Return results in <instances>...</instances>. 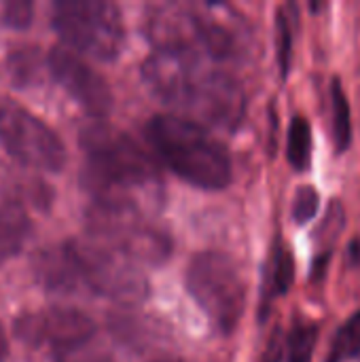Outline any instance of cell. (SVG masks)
<instances>
[{"label":"cell","mask_w":360,"mask_h":362,"mask_svg":"<svg viewBox=\"0 0 360 362\" xmlns=\"http://www.w3.org/2000/svg\"><path fill=\"white\" fill-rule=\"evenodd\" d=\"M331 104H333V142L337 153H344L352 144V110L339 78H333L331 83Z\"/></svg>","instance_id":"14"},{"label":"cell","mask_w":360,"mask_h":362,"mask_svg":"<svg viewBox=\"0 0 360 362\" xmlns=\"http://www.w3.org/2000/svg\"><path fill=\"white\" fill-rule=\"evenodd\" d=\"M17 339L28 346L53 348L62 354L85 348L95 335V322L72 308H49L42 312H28L13 325Z\"/></svg>","instance_id":"9"},{"label":"cell","mask_w":360,"mask_h":362,"mask_svg":"<svg viewBox=\"0 0 360 362\" xmlns=\"http://www.w3.org/2000/svg\"><path fill=\"white\" fill-rule=\"evenodd\" d=\"M318 339L316 325H297L289 335V362H310Z\"/></svg>","instance_id":"17"},{"label":"cell","mask_w":360,"mask_h":362,"mask_svg":"<svg viewBox=\"0 0 360 362\" xmlns=\"http://www.w3.org/2000/svg\"><path fill=\"white\" fill-rule=\"evenodd\" d=\"M195 45L204 49L212 59H229L238 53L236 34L212 15H193Z\"/></svg>","instance_id":"13"},{"label":"cell","mask_w":360,"mask_h":362,"mask_svg":"<svg viewBox=\"0 0 360 362\" xmlns=\"http://www.w3.org/2000/svg\"><path fill=\"white\" fill-rule=\"evenodd\" d=\"M295 280V261L293 255L278 246L276 257H274V267H272V286L276 295H286L291 284Z\"/></svg>","instance_id":"18"},{"label":"cell","mask_w":360,"mask_h":362,"mask_svg":"<svg viewBox=\"0 0 360 362\" xmlns=\"http://www.w3.org/2000/svg\"><path fill=\"white\" fill-rule=\"evenodd\" d=\"M117 322H121V325H125V327L136 329V327H134V318H119ZM123 337H125V341H129V344L138 346V333H136V331H132V333H127V335H123Z\"/></svg>","instance_id":"26"},{"label":"cell","mask_w":360,"mask_h":362,"mask_svg":"<svg viewBox=\"0 0 360 362\" xmlns=\"http://www.w3.org/2000/svg\"><path fill=\"white\" fill-rule=\"evenodd\" d=\"M276 42H278V64H280V74L282 78L289 76L291 70V51H293V36H291V23L286 13L280 8L276 15Z\"/></svg>","instance_id":"19"},{"label":"cell","mask_w":360,"mask_h":362,"mask_svg":"<svg viewBox=\"0 0 360 362\" xmlns=\"http://www.w3.org/2000/svg\"><path fill=\"white\" fill-rule=\"evenodd\" d=\"M66 246L85 291L108 297L119 305H136L149 297V282L144 274L127 257L91 238L68 240Z\"/></svg>","instance_id":"5"},{"label":"cell","mask_w":360,"mask_h":362,"mask_svg":"<svg viewBox=\"0 0 360 362\" xmlns=\"http://www.w3.org/2000/svg\"><path fill=\"white\" fill-rule=\"evenodd\" d=\"M282 354H284L282 335H280V331H276V333L269 337L267 348L263 350V358H261V362H280L282 361Z\"/></svg>","instance_id":"25"},{"label":"cell","mask_w":360,"mask_h":362,"mask_svg":"<svg viewBox=\"0 0 360 362\" xmlns=\"http://www.w3.org/2000/svg\"><path fill=\"white\" fill-rule=\"evenodd\" d=\"M146 138L163 163L182 180L206 191H221L231 182L227 148L191 119L157 115L146 125Z\"/></svg>","instance_id":"2"},{"label":"cell","mask_w":360,"mask_h":362,"mask_svg":"<svg viewBox=\"0 0 360 362\" xmlns=\"http://www.w3.org/2000/svg\"><path fill=\"white\" fill-rule=\"evenodd\" d=\"M140 216L142 214L93 206L87 214L91 240L117 250L129 261L149 265L163 263L172 250V242L163 231L146 225Z\"/></svg>","instance_id":"8"},{"label":"cell","mask_w":360,"mask_h":362,"mask_svg":"<svg viewBox=\"0 0 360 362\" xmlns=\"http://www.w3.org/2000/svg\"><path fill=\"white\" fill-rule=\"evenodd\" d=\"M51 23L76 55L98 62L119 57L125 42L121 8L106 0H62L53 6Z\"/></svg>","instance_id":"3"},{"label":"cell","mask_w":360,"mask_h":362,"mask_svg":"<svg viewBox=\"0 0 360 362\" xmlns=\"http://www.w3.org/2000/svg\"><path fill=\"white\" fill-rule=\"evenodd\" d=\"M32 233V221L21 202L0 204V261L15 257Z\"/></svg>","instance_id":"12"},{"label":"cell","mask_w":360,"mask_h":362,"mask_svg":"<svg viewBox=\"0 0 360 362\" xmlns=\"http://www.w3.org/2000/svg\"><path fill=\"white\" fill-rule=\"evenodd\" d=\"M360 354V310L354 312L335 333L327 362H348Z\"/></svg>","instance_id":"16"},{"label":"cell","mask_w":360,"mask_h":362,"mask_svg":"<svg viewBox=\"0 0 360 362\" xmlns=\"http://www.w3.org/2000/svg\"><path fill=\"white\" fill-rule=\"evenodd\" d=\"M344 223H346V214H344L342 204L339 202H331L329 212L325 216V223H323V227L318 231V242L325 244V248L327 246H333L335 240H337V235L344 229Z\"/></svg>","instance_id":"21"},{"label":"cell","mask_w":360,"mask_h":362,"mask_svg":"<svg viewBox=\"0 0 360 362\" xmlns=\"http://www.w3.org/2000/svg\"><path fill=\"white\" fill-rule=\"evenodd\" d=\"M57 362H110V358L102 352H85V348H79V350L62 354V358Z\"/></svg>","instance_id":"24"},{"label":"cell","mask_w":360,"mask_h":362,"mask_svg":"<svg viewBox=\"0 0 360 362\" xmlns=\"http://www.w3.org/2000/svg\"><path fill=\"white\" fill-rule=\"evenodd\" d=\"M187 291L212 325L229 335L246 308V284L238 263L223 252H199L187 269Z\"/></svg>","instance_id":"4"},{"label":"cell","mask_w":360,"mask_h":362,"mask_svg":"<svg viewBox=\"0 0 360 362\" xmlns=\"http://www.w3.org/2000/svg\"><path fill=\"white\" fill-rule=\"evenodd\" d=\"M32 15H34V6L28 0H11L4 4V15L2 21L13 28V30H23L32 23Z\"/></svg>","instance_id":"22"},{"label":"cell","mask_w":360,"mask_h":362,"mask_svg":"<svg viewBox=\"0 0 360 362\" xmlns=\"http://www.w3.org/2000/svg\"><path fill=\"white\" fill-rule=\"evenodd\" d=\"M36 66H38V62H36L34 49H21L11 59V72H13L17 83H25L28 74H34Z\"/></svg>","instance_id":"23"},{"label":"cell","mask_w":360,"mask_h":362,"mask_svg":"<svg viewBox=\"0 0 360 362\" xmlns=\"http://www.w3.org/2000/svg\"><path fill=\"white\" fill-rule=\"evenodd\" d=\"M318 206H320V195L314 187L310 185H303L297 189L295 193V199H293V218L297 225H306L310 223L316 212H318Z\"/></svg>","instance_id":"20"},{"label":"cell","mask_w":360,"mask_h":362,"mask_svg":"<svg viewBox=\"0 0 360 362\" xmlns=\"http://www.w3.org/2000/svg\"><path fill=\"white\" fill-rule=\"evenodd\" d=\"M6 356H8V339H6V333L0 325V362L6 361Z\"/></svg>","instance_id":"27"},{"label":"cell","mask_w":360,"mask_h":362,"mask_svg":"<svg viewBox=\"0 0 360 362\" xmlns=\"http://www.w3.org/2000/svg\"><path fill=\"white\" fill-rule=\"evenodd\" d=\"M49 72L64 87V91L89 115L102 119L112 108V91L106 78L93 70L81 55L70 51L68 47L51 49Z\"/></svg>","instance_id":"10"},{"label":"cell","mask_w":360,"mask_h":362,"mask_svg":"<svg viewBox=\"0 0 360 362\" xmlns=\"http://www.w3.org/2000/svg\"><path fill=\"white\" fill-rule=\"evenodd\" d=\"M174 108L195 117V123H208L221 129H236L246 110V95L242 85L227 72L202 70L189 76L178 93Z\"/></svg>","instance_id":"7"},{"label":"cell","mask_w":360,"mask_h":362,"mask_svg":"<svg viewBox=\"0 0 360 362\" xmlns=\"http://www.w3.org/2000/svg\"><path fill=\"white\" fill-rule=\"evenodd\" d=\"M157 362H187V361H178V358H168V361H157Z\"/></svg>","instance_id":"28"},{"label":"cell","mask_w":360,"mask_h":362,"mask_svg":"<svg viewBox=\"0 0 360 362\" xmlns=\"http://www.w3.org/2000/svg\"><path fill=\"white\" fill-rule=\"evenodd\" d=\"M286 157L289 163L297 172H306L312 161V127L306 117H295L289 127L286 140Z\"/></svg>","instance_id":"15"},{"label":"cell","mask_w":360,"mask_h":362,"mask_svg":"<svg viewBox=\"0 0 360 362\" xmlns=\"http://www.w3.org/2000/svg\"><path fill=\"white\" fill-rule=\"evenodd\" d=\"M32 269H34V280L53 295H74L76 291H81V280L72 261V255L64 244H55V246H47L42 250H38L34 255L32 261Z\"/></svg>","instance_id":"11"},{"label":"cell","mask_w":360,"mask_h":362,"mask_svg":"<svg viewBox=\"0 0 360 362\" xmlns=\"http://www.w3.org/2000/svg\"><path fill=\"white\" fill-rule=\"evenodd\" d=\"M0 144L25 168L62 172L66 165V146L59 136L13 100L0 102Z\"/></svg>","instance_id":"6"},{"label":"cell","mask_w":360,"mask_h":362,"mask_svg":"<svg viewBox=\"0 0 360 362\" xmlns=\"http://www.w3.org/2000/svg\"><path fill=\"white\" fill-rule=\"evenodd\" d=\"M85 168L81 182L95 206L142 214L161 204V178L155 161L121 129L95 121L81 129Z\"/></svg>","instance_id":"1"}]
</instances>
